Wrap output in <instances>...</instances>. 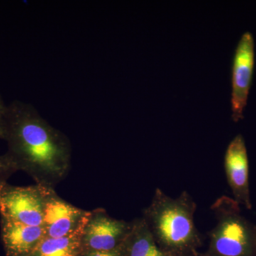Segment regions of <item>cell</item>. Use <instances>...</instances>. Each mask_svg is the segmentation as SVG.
Instances as JSON below:
<instances>
[{
  "label": "cell",
  "mask_w": 256,
  "mask_h": 256,
  "mask_svg": "<svg viewBox=\"0 0 256 256\" xmlns=\"http://www.w3.org/2000/svg\"><path fill=\"white\" fill-rule=\"evenodd\" d=\"M8 105L5 104L1 94H0V139L4 140V119Z\"/></svg>",
  "instance_id": "14"
},
{
  "label": "cell",
  "mask_w": 256,
  "mask_h": 256,
  "mask_svg": "<svg viewBox=\"0 0 256 256\" xmlns=\"http://www.w3.org/2000/svg\"><path fill=\"white\" fill-rule=\"evenodd\" d=\"M255 65V42L252 34H242L234 53L232 72V117L237 122L244 118L252 88Z\"/></svg>",
  "instance_id": "7"
},
{
  "label": "cell",
  "mask_w": 256,
  "mask_h": 256,
  "mask_svg": "<svg viewBox=\"0 0 256 256\" xmlns=\"http://www.w3.org/2000/svg\"><path fill=\"white\" fill-rule=\"evenodd\" d=\"M0 218L24 225H43L41 186H18L0 182Z\"/></svg>",
  "instance_id": "4"
},
{
  "label": "cell",
  "mask_w": 256,
  "mask_h": 256,
  "mask_svg": "<svg viewBox=\"0 0 256 256\" xmlns=\"http://www.w3.org/2000/svg\"><path fill=\"white\" fill-rule=\"evenodd\" d=\"M80 256H122V244L120 246L109 252L82 250Z\"/></svg>",
  "instance_id": "13"
},
{
  "label": "cell",
  "mask_w": 256,
  "mask_h": 256,
  "mask_svg": "<svg viewBox=\"0 0 256 256\" xmlns=\"http://www.w3.org/2000/svg\"><path fill=\"white\" fill-rule=\"evenodd\" d=\"M122 256H171L162 250L144 218L132 222V228L122 244Z\"/></svg>",
  "instance_id": "10"
},
{
  "label": "cell",
  "mask_w": 256,
  "mask_h": 256,
  "mask_svg": "<svg viewBox=\"0 0 256 256\" xmlns=\"http://www.w3.org/2000/svg\"><path fill=\"white\" fill-rule=\"evenodd\" d=\"M45 238L67 236L82 230L90 214L60 198L54 188L41 186Z\"/></svg>",
  "instance_id": "5"
},
{
  "label": "cell",
  "mask_w": 256,
  "mask_h": 256,
  "mask_svg": "<svg viewBox=\"0 0 256 256\" xmlns=\"http://www.w3.org/2000/svg\"><path fill=\"white\" fill-rule=\"evenodd\" d=\"M196 210L188 192L172 198L158 188L142 218L162 250L171 256H194L203 244L195 224Z\"/></svg>",
  "instance_id": "2"
},
{
  "label": "cell",
  "mask_w": 256,
  "mask_h": 256,
  "mask_svg": "<svg viewBox=\"0 0 256 256\" xmlns=\"http://www.w3.org/2000/svg\"><path fill=\"white\" fill-rule=\"evenodd\" d=\"M16 172L18 170L6 154L0 156V182H6L8 178Z\"/></svg>",
  "instance_id": "12"
},
{
  "label": "cell",
  "mask_w": 256,
  "mask_h": 256,
  "mask_svg": "<svg viewBox=\"0 0 256 256\" xmlns=\"http://www.w3.org/2000/svg\"><path fill=\"white\" fill-rule=\"evenodd\" d=\"M6 156L18 171L36 184L54 188L68 174L72 160L68 138L44 118L34 106L20 100L8 105L4 119Z\"/></svg>",
  "instance_id": "1"
},
{
  "label": "cell",
  "mask_w": 256,
  "mask_h": 256,
  "mask_svg": "<svg viewBox=\"0 0 256 256\" xmlns=\"http://www.w3.org/2000/svg\"><path fill=\"white\" fill-rule=\"evenodd\" d=\"M132 228V222L116 220L104 208L90 210L80 236L82 250L109 252L120 246Z\"/></svg>",
  "instance_id": "6"
},
{
  "label": "cell",
  "mask_w": 256,
  "mask_h": 256,
  "mask_svg": "<svg viewBox=\"0 0 256 256\" xmlns=\"http://www.w3.org/2000/svg\"><path fill=\"white\" fill-rule=\"evenodd\" d=\"M194 256H208L206 255V252H204V254H201V252H198V254H196V255H194Z\"/></svg>",
  "instance_id": "15"
},
{
  "label": "cell",
  "mask_w": 256,
  "mask_h": 256,
  "mask_svg": "<svg viewBox=\"0 0 256 256\" xmlns=\"http://www.w3.org/2000/svg\"><path fill=\"white\" fill-rule=\"evenodd\" d=\"M82 230L62 238H44L28 256H80Z\"/></svg>",
  "instance_id": "11"
},
{
  "label": "cell",
  "mask_w": 256,
  "mask_h": 256,
  "mask_svg": "<svg viewBox=\"0 0 256 256\" xmlns=\"http://www.w3.org/2000/svg\"><path fill=\"white\" fill-rule=\"evenodd\" d=\"M1 238L6 256H28L45 238L43 226L24 225L0 218Z\"/></svg>",
  "instance_id": "9"
},
{
  "label": "cell",
  "mask_w": 256,
  "mask_h": 256,
  "mask_svg": "<svg viewBox=\"0 0 256 256\" xmlns=\"http://www.w3.org/2000/svg\"><path fill=\"white\" fill-rule=\"evenodd\" d=\"M224 169L234 200L247 210H252L248 156L245 140L242 134H237L227 146L224 156Z\"/></svg>",
  "instance_id": "8"
},
{
  "label": "cell",
  "mask_w": 256,
  "mask_h": 256,
  "mask_svg": "<svg viewBox=\"0 0 256 256\" xmlns=\"http://www.w3.org/2000/svg\"><path fill=\"white\" fill-rule=\"evenodd\" d=\"M210 210L217 223L208 233V256H256V225L242 214L234 198L220 197Z\"/></svg>",
  "instance_id": "3"
}]
</instances>
